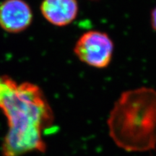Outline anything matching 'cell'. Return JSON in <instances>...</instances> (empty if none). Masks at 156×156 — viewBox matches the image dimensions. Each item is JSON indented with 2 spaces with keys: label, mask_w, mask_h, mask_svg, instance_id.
Wrapping results in <instances>:
<instances>
[{
  "label": "cell",
  "mask_w": 156,
  "mask_h": 156,
  "mask_svg": "<svg viewBox=\"0 0 156 156\" xmlns=\"http://www.w3.org/2000/svg\"><path fill=\"white\" fill-rule=\"evenodd\" d=\"M32 20V10L24 0H5L0 5V27L7 32H22Z\"/></svg>",
  "instance_id": "277c9868"
},
{
  "label": "cell",
  "mask_w": 156,
  "mask_h": 156,
  "mask_svg": "<svg viewBox=\"0 0 156 156\" xmlns=\"http://www.w3.org/2000/svg\"><path fill=\"white\" fill-rule=\"evenodd\" d=\"M151 26L155 31H156V7L151 12Z\"/></svg>",
  "instance_id": "8992f818"
},
{
  "label": "cell",
  "mask_w": 156,
  "mask_h": 156,
  "mask_svg": "<svg viewBox=\"0 0 156 156\" xmlns=\"http://www.w3.org/2000/svg\"><path fill=\"white\" fill-rule=\"evenodd\" d=\"M111 137L126 151L143 152L156 146V90L150 87L124 92L109 115Z\"/></svg>",
  "instance_id": "7a4b0ae2"
},
{
  "label": "cell",
  "mask_w": 156,
  "mask_h": 156,
  "mask_svg": "<svg viewBox=\"0 0 156 156\" xmlns=\"http://www.w3.org/2000/svg\"><path fill=\"white\" fill-rule=\"evenodd\" d=\"M77 0H43L41 11L51 24L63 27L73 23L78 14Z\"/></svg>",
  "instance_id": "5b68a950"
},
{
  "label": "cell",
  "mask_w": 156,
  "mask_h": 156,
  "mask_svg": "<svg viewBox=\"0 0 156 156\" xmlns=\"http://www.w3.org/2000/svg\"><path fill=\"white\" fill-rule=\"evenodd\" d=\"M74 52L80 61L97 69L106 68L111 63L114 43L106 33L90 30L76 42Z\"/></svg>",
  "instance_id": "3957f363"
},
{
  "label": "cell",
  "mask_w": 156,
  "mask_h": 156,
  "mask_svg": "<svg viewBox=\"0 0 156 156\" xmlns=\"http://www.w3.org/2000/svg\"><path fill=\"white\" fill-rule=\"evenodd\" d=\"M0 110L9 126L2 145L4 156L46 151L43 134L53 122V113L40 87L0 76Z\"/></svg>",
  "instance_id": "6da1fadb"
}]
</instances>
